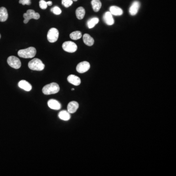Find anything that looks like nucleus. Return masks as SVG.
<instances>
[{"mask_svg":"<svg viewBox=\"0 0 176 176\" xmlns=\"http://www.w3.org/2000/svg\"><path fill=\"white\" fill-rule=\"evenodd\" d=\"M8 63L12 68L15 69H19L21 67L20 60L16 56H10L7 60Z\"/></svg>","mask_w":176,"mask_h":176,"instance_id":"nucleus-7","label":"nucleus"},{"mask_svg":"<svg viewBox=\"0 0 176 176\" xmlns=\"http://www.w3.org/2000/svg\"><path fill=\"white\" fill-rule=\"evenodd\" d=\"M91 4L94 11L98 12L99 11L102 6V4L99 0H92Z\"/></svg>","mask_w":176,"mask_h":176,"instance_id":"nucleus-20","label":"nucleus"},{"mask_svg":"<svg viewBox=\"0 0 176 176\" xmlns=\"http://www.w3.org/2000/svg\"><path fill=\"white\" fill-rule=\"evenodd\" d=\"M47 5H49V6H51V5H52V2L51 1L47 2Z\"/></svg>","mask_w":176,"mask_h":176,"instance_id":"nucleus-27","label":"nucleus"},{"mask_svg":"<svg viewBox=\"0 0 176 176\" xmlns=\"http://www.w3.org/2000/svg\"><path fill=\"white\" fill-rule=\"evenodd\" d=\"M110 11L111 14L115 16L122 15L123 13L122 9L116 6H112L110 7Z\"/></svg>","mask_w":176,"mask_h":176,"instance_id":"nucleus-17","label":"nucleus"},{"mask_svg":"<svg viewBox=\"0 0 176 176\" xmlns=\"http://www.w3.org/2000/svg\"><path fill=\"white\" fill-rule=\"evenodd\" d=\"M60 91V87L56 83H50L46 85L42 89L43 93L45 95H52L58 93Z\"/></svg>","mask_w":176,"mask_h":176,"instance_id":"nucleus-2","label":"nucleus"},{"mask_svg":"<svg viewBox=\"0 0 176 176\" xmlns=\"http://www.w3.org/2000/svg\"><path fill=\"white\" fill-rule=\"evenodd\" d=\"M1 35L0 34V39H1Z\"/></svg>","mask_w":176,"mask_h":176,"instance_id":"nucleus-29","label":"nucleus"},{"mask_svg":"<svg viewBox=\"0 0 176 176\" xmlns=\"http://www.w3.org/2000/svg\"><path fill=\"white\" fill-rule=\"evenodd\" d=\"M62 48L66 52L73 53L77 50V46L72 41H66L63 44Z\"/></svg>","mask_w":176,"mask_h":176,"instance_id":"nucleus-5","label":"nucleus"},{"mask_svg":"<svg viewBox=\"0 0 176 176\" xmlns=\"http://www.w3.org/2000/svg\"><path fill=\"white\" fill-rule=\"evenodd\" d=\"M140 4L139 2L134 1L129 8V13L132 16H135L138 13L140 8Z\"/></svg>","mask_w":176,"mask_h":176,"instance_id":"nucleus-9","label":"nucleus"},{"mask_svg":"<svg viewBox=\"0 0 176 176\" xmlns=\"http://www.w3.org/2000/svg\"><path fill=\"white\" fill-rule=\"evenodd\" d=\"M23 17L24 18V24H27L30 20L31 19H33L38 20L40 17V15L38 13L35 12L34 10L32 9H29L27 10V12L24 13L23 15Z\"/></svg>","mask_w":176,"mask_h":176,"instance_id":"nucleus-4","label":"nucleus"},{"mask_svg":"<svg viewBox=\"0 0 176 176\" xmlns=\"http://www.w3.org/2000/svg\"><path fill=\"white\" fill-rule=\"evenodd\" d=\"M28 68L33 70L41 71L45 68V65L40 59L34 58L29 61L28 64Z\"/></svg>","mask_w":176,"mask_h":176,"instance_id":"nucleus-3","label":"nucleus"},{"mask_svg":"<svg viewBox=\"0 0 176 176\" xmlns=\"http://www.w3.org/2000/svg\"><path fill=\"white\" fill-rule=\"evenodd\" d=\"M83 42L85 44L88 46H92L93 45L95 41L93 37L88 34H85L83 36Z\"/></svg>","mask_w":176,"mask_h":176,"instance_id":"nucleus-16","label":"nucleus"},{"mask_svg":"<svg viewBox=\"0 0 176 176\" xmlns=\"http://www.w3.org/2000/svg\"><path fill=\"white\" fill-rule=\"evenodd\" d=\"M99 22V19L96 17L91 18L87 22V26L89 28H93Z\"/></svg>","mask_w":176,"mask_h":176,"instance_id":"nucleus-21","label":"nucleus"},{"mask_svg":"<svg viewBox=\"0 0 176 176\" xmlns=\"http://www.w3.org/2000/svg\"><path fill=\"white\" fill-rule=\"evenodd\" d=\"M59 37V31L57 29L51 28L47 32V38L50 43H54L57 41Z\"/></svg>","mask_w":176,"mask_h":176,"instance_id":"nucleus-6","label":"nucleus"},{"mask_svg":"<svg viewBox=\"0 0 176 176\" xmlns=\"http://www.w3.org/2000/svg\"><path fill=\"white\" fill-rule=\"evenodd\" d=\"M51 11L55 15H60L62 12L61 9L58 7H54V8H51Z\"/></svg>","mask_w":176,"mask_h":176,"instance_id":"nucleus-24","label":"nucleus"},{"mask_svg":"<svg viewBox=\"0 0 176 176\" xmlns=\"http://www.w3.org/2000/svg\"><path fill=\"white\" fill-rule=\"evenodd\" d=\"M19 3L22 4L23 5H31V0H19Z\"/></svg>","mask_w":176,"mask_h":176,"instance_id":"nucleus-26","label":"nucleus"},{"mask_svg":"<svg viewBox=\"0 0 176 176\" xmlns=\"http://www.w3.org/2000/svg\"><path fill=\"white\" fill-rule=\"evenodd\" d=\"M79 107V104L77 101H71L68 104L67 106L68 112L70 114H73L77 112Z\"/></svg>","mask_w":176,"mask_h":176,"instance_id":"nucleus-10","label":"nucleus"},{"mask_svg":"<svg viewBox=\"0 0 176 176\" xmlns=\"http://www.w3.org/2000/svg\"><path fill=\"white\" fill-rule=\"evenodd\" d=\"M72 91H73V90H74V89H72Z\"/></svg>","mask_w":176,"mask_h":176,"instance_id":"nucleus-30","label":"nucleus"},{"mask_svg":"<svg viewBox=\"0 0 176 176\" xmlns=\"http://www.w3.org/2000/svg\"><path fill=\"white\" fill-rule=\"evenodd\" d=\"M77 18L79 20H82L84 17L85 15V10L83 7H79L77 8L75 11Z\"/></svg>","mask_w":176,"mask_h":176,"instance_id":"nucleus-19","label":"nucleus"},{"mask_svg":"<svg viewBox=\"0 0 176 176\" xmlns=\"http://www.w3.org/2000/svg\"><path fill=\"white\" fill-rule=\"evenodd\" d=\"M103 19L105 23L109 26L112 25L115 22L114 18L112 17V15L111 14L110 12H106V13H105Z\"/></svg>","mask_w":176,"mask_h":176,"instance_id":"nucleus-14","label":"nucleus"},{"mask_svg":"<svg viewBox=\"0 0 176 176\" xmlns=\"http://www.w3.org/2000/svg\"><path fill=\"white\" fill-rule=\"evenodd\" d=\"M69 83L74 86H79L81 84V79L79 77L73 74H70L67 78Z\"/></svg>","mask_w":176,"mask_h":176,"instance_id":"nucleus-11","label":"nucleus"},{"mask_svg":"<svg viewBox=\"0 0 176 176\" xmlns=\"http://www.w3.org/2000/svg\"><path fill=\"white\" fill-rule=\"evenodd\" d=\"M8 11L6 8L4 7L0 8V22H5L8 18Z\"/></svg>","mask_w":176,"mask_h":176,"instance_id":"nucleus-15","label":"nucleus"},{"mask_svg":"<svg viewBox=\"0 0 176 176\" xmlns=\"http://www.w3.org/2000/svg\"><path fill=\"white\" fill-rule=\"evenodd\" d=\"M73 1L76 2V1H77V0H73Z\"/></svg>","mask_w":176,"mask_h":176,"instance_id":"nucleus-28","label":"nucleus"},{"mask_svg":"<svg viewBox=\"0 0 176 176\" xmlns=\"http://www.w3.org/2000/svg\"><path fill=\"white\" fill-rule=\"evenodd\" d=\"M73 3L72 0H62V4L65 8H68L70 7Z\"/></svg>","mask_w":176,"mask_h":176,"instance_id":"nucleus-23","label":"nucleus"},{"mask_svg":"<svg viewBox=\"0 0 176 176\" xmlns=\"http://www.w3.org/2000/svg\"><path fill=\"white\" fill-rule=\"evenodd\" d=\"M47 105L50 108L53 110H59L61 108V104L55 99H50L47 102Z\"/></svg>","mask_w":176,"mask_h":176,"instance_id":"nucleus-12","label":"nucleus"},{"mask_svg":"<svg viewBox=\"0 0 176 176\" xmlns=\"http://www.w3.org/2000/svg\"><path fill=\"white\" fill-rule=\"evenodd\" d=\"M90 68V64L87 61H83L79 63L77 67V72L80 73H86Z\"/></svg>","mask_w":176,"mask_h":176,"instance_id":"nucleus-8","label":"nucleus"},{"mask_svg":"<svg viewBox=\"0 0 176 176\" xmlns=\"http://www.w3.org/2000/svg\"><path fill=\"white\" fill-rule=\"evenodd\" d=\"M82 36V33L79 31H75L72 32L70 35V37L72 40H77L81 38Z\"/></svg>","mask_w":176,"mask_h":176,"instance_id":"nucleus-22","label":"nucleus"},{"mask_svg":"<svg viewBox=\"0 0 176 176\" xmlns=\"http://www.w3.org/2000/svg\"><path fill=\"white\" fill-rule=\"evenodd\" d=\"M18 86L27 92H29L32 89V86L27 81L22 80L18 83Z\"/></svg>","mask_w":176,"mask_h":176,"instance_id":"nucleus-13","label":"nucleus"},{"mask_svg":"<svg viewBox=\"0 0 176 176\" xmlns=\"http://www.w3.org/2000/svg\"><path fill=\"white\" fill-rule=\"evenodd\" d=\"M39 6L41 9H46L47 7V2L44 0H40L39 1Z\"/></svg>","mask_w":176,"mask_h":176,"instance_id":"nucleus-25","label":"nucleus"},{"mask_svg":"<svg viewBox=\"0 0 176 176\" xmlns=\"http://www.w3.org/2000/svg\"><path fill=\"white\" fill-rule=\"evenodd\" d=\"M36 54V50L35 47H28L27 49L19 50L18 52V56L23 58H32Z\"/></svg>","mask_w":176,"mask_h":176,"instance_id":"nucleus-1","label":"nucleus"},{"mask_svg":"<svg viewBox=\"0 0 176 176\" xmlns=\"http://www.w3.org/2000/svg\"><path fill=\"white\" fill-rule=\"evenodd\" d=\"M58 117L61 120L68 121L70 119V113L67 111H62L58 114Z\"/></svg>","mask_w":176,"mask_h":176,"instance_id":"nucleus-18","label":"nucleus"}]
</instances>
